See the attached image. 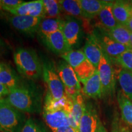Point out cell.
<instances>
[{"instance_id": "20", "label": "cell", "mask_w": 132, "mask_h": 132, "mask_svg": "<svg viewBox=\"0 0 132 132\" xmlns=\"http://www.w3.org/2000/svg\"><path fill=\"white\" fill-rule=\"evenodd\" d=\"M0 84L11 90L19 86L21 82L14 70L10 66L4 64L3 69L0 71Z\"/></svg>"}, {"instance_id": "24", "label": "cell", "mask_w": 132, "mask_h": 132, "mask_svg": "<svg viewBox=\"0 0 132 132\" xmlns=\"http://www.w3.org/2000/svg\"><path fill=\"white\" fill-rule=\"evenodd\" d=\"M118 80L122 91L132 101V72L122 69L119 73Z\"/></svg>"}, {"instance_id": "6", "label": "cell", "mask_w": 132, "mask_h": 132, "mask_svg": "<svg viewBox=\"0 0 132 132\" xmlns=\"http://www.w3.org/2000/svg\"><path fill=\"white\" fill-rule=\"evenodd\" d=\"M43 78L48 87V92L53 99L59 100L65 96L64 85L53 62L43 63Z\"/></svg>"}, {"instance_id": "27", "label": "cell", "mask_w": 132, "mask_h": 132, "mask_svg": "<svg viewBox=\"0 0 132 132\" xmlns=\"http://www.w3.org/2000/svg\"><path fill=\"white\" fill-rule=\"evenodd\" d=\"M79 81L84 82L93 75L96 69L86 59L78 67L73 69Z\"/></svg>"}, {"instance_id": "22", "label": "cell", "mask_w": 132, "mask_h": 132, "mask_svg": "<svg viewBox=\"0 0 132 132\" xmlns=\"http://www.w3.org/2000/svg\"><path fill=\"white\" fill-rule=\"evenodd\" d=\"M110 37L117 42L127 46L131 49L130 47V34L131 32L125 26L118 24L112 29L107 31ZM132 50V49H131Z\"/></svg>"}, {"instance_id": "11", "label": "cell", "mask_w": 132, "mask_h": 132, "mask_svg": "<svg viewBox=\"0 0 132 132\" xmlns=\"http://www.w3.org/2000/svg\"><path fill=\"white\" fill-rule=\"evenodd\" d=\"M56 69L64 89H75L81 91V87L75 71L67 62L60 61L56 66Z\"/></svg>"}, {"instance_id": "13", "label": "cell", "mask_w": 132, "mask_h": 132, "mask_svg": "<svg viewBox=\"0 0 132 132\" xmlns=\"http://www.w3.org/2000/svg\"><path fill=\"white\" fill-rule=\"evenodd\" d=\"M42 40L46 46L56 54L62 56L72 50L61 29L47 36Z\"/></svg>"}, {"instance_id": "19", "label": "cell", "mask_w": 132, "mask_h": 132, "mask_svg": "<svg viewBox=\"0 0 132 132\" xmlns=\"http://www.w3.org/2000/svg\"><path fill=\"white\" fill-rule=\"evenodd\" d=\"M117 99L119 106L122 119L125 124L130 129L132 128V101L122 90H119Z\"/></svg>"}, {"instance_id": "14", "label": "cell", "mask_w": 132, "mask_h": 132, "mask_svg": "<svg viewBox=\"0 0 132 132\" xmlns=\"http://www.w3.org/2000/svg\"><path fill=\"white\" fill-rule=\"evenodd\" d=\"M82 50L87 60L95 69H98L103 53L101 47L93 33L87 36Z\"/></svg>"}, {"instance_id": "33", "label": "cell", "mask_w": 132, "mask_h": 132, "mask_svg": "<svg viewBox=\"0 0 132 132\" xmlns=\"http://www.w3.org/2000/svg\"><path fill=\"white\" fill-rule=\"evenodd\" d=\"M53 132H78V131L74 129V128H72V127L69 126L66 127L60 128V129L56 130V131H54Z\"/></svg>"}, {"instance_id": "36", "label": "cell", "mask_w": 132, "mask_h": 132, "mask_svg": "<svg viewBox=\"0 0 132 132\" xmlns=\"http://www.w3.org/2000/svg\"><path fill=\"white\" fill-rule=\"evenodd\" d=\"M121 132H131L129 130H128V128L127 127H123V128H122V130H121Z\"/></svg>"}, {"instance_id": "35", "label": "cell", "mask_w": 132, "mask_h": 132, "mask_svg": "<svg viewBox=\"0 0 132 132\" xmlns=\"http://www.w3.org/2000/svg\"><path fill=\"white\" fill-rule=\"evenodd\" d=\"M125 26H126L127 28L130 31V32L132 33V15L131 17H130V19H129V20H128L127 23Z\"/></svg>"}, {"instance_id": "16", "label": "cell", "mask_w": 132, "mask_h": 132, "mask_svg": "<svg viewBox=\"0 0 132 132\" xmlns=\"http://www.w3.org/2000/svg\"><path fill=\"white\" fill-rule=\"evenodd\" d=\"M82 83V91L86 96L92 98H98L102 96V83L97 69L90 78Z\"/></svg>"}, {"instance_id": "15", "label": "cell", "mask_w": 132, "mask_h": 132, "mask_svg": "<svg viewBox=\"0 0 132 132\" xmlns=\"http://www.w3.org/2000/svg\"><path fill=\"white\" fill-rule=\"evenodd\" d=\"M112 12L119 24L126 26L132 15L131 3L127 1H114Z\"/></svg>"}, {"instance_id": "23", "label": "cell", "mask_w": 132, "mask_h": 132, "mask_svg": "<svg viewBox=\"0 0 132 132\" xmlns=\"http://www.w3.org/2000/svg\"><path fill=\"white\" fill-rule=\"evenodd\" d=\"M61 12L67 16L80 20L82 18L79 0H60L59 1Z\"/></svg>"}, {"instance_id": "37", "label": "cell", "mask_w": 132, "mask_h": 132, "mask_svg": "<svg viewBox=\"0 0 132 132\" xmlns=\"http://www.w3.org/2000/svg\"><path fill=\"white\" fill-rule=\"evenodd\" d=\"M3 46H4V44H3V41L1 39V38H0V52H1V51L2 50V49H3Z\"/></svg>"}, {"instance_id": "34", "label": "cell", "mask_w": 132, "mask_h": 132, "mask_svg": "<svg viewBox=\"0 0 132 132\" xmlns=\"http://www.w3.org/2000/svg\"><path fill=\"white\" fill-rule=\"evenodd\" d=\"M95 132H107V131L106 128H105V127H104L103 124L102 123V122H100V124L98 125V128H97V129Z\"/></svg>"}, {"instance_id": "17", "label": "cell", "mask_w": 132, "mask_h": 132, "mask_svg": "<svg viewBox=\"0 0 132 132\" xmlns=\"http://www.w3.org/2000/svg\"><path fill=\"white\" fill-rule=\"evenodd\" d=\"M113 1H106V4L97 16L99 22L96 27H100L105 30L109 31L114 28L119 24L112 12Z\"/></svg>"}, {"instance_id": "5", "label": "cell", "mask_w": 132, "mask_h": 132, "mask_svg": "<svg viewBox=\"0 0 132 132\" xmlns=\"http://www.w3.org/2000/svg\"><path fill=\"white\" fill-rule=\"evenodd\" d=\"M92 33L101 47L102 53L108 57L111 62H116L121 54L127 51L132 50L130 47L115 41L110 37L106 30L100 27H95Z\"/></svg>"}, {"instance_id": "10", "label": "cell", "mask_w": 132, "mask_h": 132, "mask_svg": "<svg viewBox=\"0 0 132 132\" xmlns=\"http://www.w3.org/2000/svg\"><path fill=\"white\" fill-rule=\"evenodd\" d=\"M100 122L95 107L90 102L86 103L85 111L79 122L78 132H95Z\"/></svg>"}, {"instance_id": "32", "label": "cell", "mask_w": 132, "mask_h": 132, "mask_svg": "<svg viewBox=\"0 0 132 132\" xmlns=\"http://www.w3.org/2000/svg\"><path fill=\"white\" fill-rule=\"evenodd\" d=\"M10 90L6 87L0 84V97H3V96L6 97L9 94Z\"/></svg>"}, {"instance_id": "8", "label": "cell", "mask_w": 132, "mask_h": 132, "mask_svg": "<svg viewBox=\"0 0 132 132\" xmlns=\"http://www.w3.org/2000/svg\"><path fill=\"white\" fill-rule=\"evenodd\" d=\"M61 30L69 45L72 50L78 45L81 37V23L79 19L66 16L61 19Z\"/></svg>"}, {"instance_id": "30", "label": "cell", "mask_w": 132, "mask_h": 132, "mask_svg": "<svg viewBox=\"0 0 132 132\" xmlns=\"http://www.w3.org/2000/svg\"><path fill=\"white\" fill-rule=\"evenodd\" d=\"M123 69L132 72V50L127 51L121 54L116 60Z\"/></svg>"}, {"instance_id": "26", "label": "cell", "mask_w": 132, "mask_h": 132, "mask_svg": "<svg viewBox=\"0 0 132 132\" xmlns=\"http://www.w3.org/2000/svg\"><path fill=\"white\" fill-rule=\"evenodd\" d=\"M64 60L70 65L73 69L77 67L84 62L86 59L85 53L82 50H72L68 53L61 56Z\"/></svg>"}, {"instance_id": "3", "label": "cell", "mask_w": 132, "mask_h": 132, "mask_svg": "<svg viewBox=\"0 0 132 132\" xmlns=\"http://www.w3.org/2000/svg\"><path fill=\"white\" fill-rule=\"evenodd\" d=\"M14 62L18 72L29 80L40 78L43 73V64L33 50L20 48L15 52Z\"/></svg>"}, {"instance_id": "41", "label": "cell", "mask_w": 132, "mask_h": 132, "mask_svg": "<svg viewBox=\"0 0 132 132\" xmlns=\"http://www.w3.org/2000/svg\"><path fill=\"white\" fill-rule=\"evenodd\" d=\"M131 132H132V128H131Z\"/></svg>"}, {"instance_id": "28", "label": "cell", "mask_w": 132, "mask_h": 132, "mask_svg": "<svg viewBox=\"0 0 132 132\" xmlns=\"http://www.w3.org/2000/svg\"><path fill=\"white\" fill-rule=\"evenodd\" d=\"M45 17L50 19H59L61 18V9L59 1L56 0H43Z\"/></svg>"}, {"instance_id": "39", "label": "cell", "mask_w": 132, "mask_h": 132, "mask_svg": "<svg viewBox=\"0 0 132 132\" xmlns=\"http://www.w3.org/2000/svg\"><path fill=\"white\" fill-rule=\"evenodd\" d=\"M3 64H2V63H0V71L3 69Z\"/></svg>"}, {"instance_id": "9", "label": "cell", "mask_w": 132, "mask_h": 132, "mask_svg": "<svg viewBox=\"0 0 132 132\" xmlns=\"http://www.w3.org/2000/svg\"><path fill=\"white\" fill-rule=\"evenodd\" d=\"M42 18L31 16H14L9 19V22L17 31L27 35L37 32Z\"/></svg>"}, {"instance_id": "38", "label": "cell", "mask_w": 132, "mask_h": 132, "mask_svg": "<svg viewBox=\"0 0 132 132\" xmlns=\"http://www.w3.org/2000/svg\"><path fill=\"white\" fill-rule=\"evenodd\" d=\"M130 47H131L132 49V33L131 32V34H130Z\"/></svg>"}, {"instance_id": "29", "label": "cell", "mask_w": 132, "mask_h": 132, "mask_svg": "<svg viewBox=\"0 0 132 132\" xmlns=\"http://www.w3.org/2000/svg\"><path fill=\"white\" fill-rule=\"evenodd\" d=\"M20 132H47V130L42 122L30 118L26 119Z\"/></svg>"}, {"instance_id": "12", "label": "cell", "mask_w": 132, "mask_h": 132, "mask_svg": "<svg viewBox=\"0 0 132 132\" xmlns=\"http://www.w3.org/2000/svg\"><path fill=\"white\" fill-rule=\"evenodd\" d=\"M9 12L14 16H31L42 19L45 17L43 0L24 2Z\"/></svg>"}, {"instance_id": "4", "label": "cell", "mask_w": 132, "mask_h": 132, "mask_svg": "<svg viewBox=\"0 0 132 132\" xmlns=\"http://www.w3.org/2000/svg\"><path fill=\"white\" fill-rule=\"evenodd\" d=\"M26 116L5 100H0V131L20 132L26 122Z\"/></svg>"}, {"instance_id": "1", "label": "cell", "mask_w": 132, "mask_h": 132, "mask_svg": "<svg viewBox=\"0 0 132 132\" xmlns=\"http://www.w3.org/2000/svg\"><path fill=\"white\" fill-rule=\"evenodd\" d=\"M72 100V97L67 95L59 100H55L47 92L43 107V118L53 132L70 126Z\"/></svg>"}, {"instance_id": "40", "label": "cell", "mask_w": 132, "mask_h": 132, "mask_svg": "<svg viewBox=\"0 0 132 132\" xmlns=\"http://www.w3.org/2000/svg\"><path fill=\"white\" fill-rule=\"evenodd\" d=\"M130 2H131V4H132V1H130Z\"/></svg>"}, {"instance_id": "25", "label": "cell", "mask_w": 132, "mask_h": 132, "mask_svg": "<svg viewBox=\"0 0 132 132\" xmlns=\"http://www.w3.org/2000/svg\"><path fill=\"white\" fill-rule=\"evenodd\" d=\"M72 99L71 116L73 117L74 120L79 125L80 119L85 111L86 103L81 93H79L75 96L72 97Z\"/></svg>"}, {"instance_id": "18", "label": "cell", "mask_w": 132, "mask_h": 132, "mask_svg": "<svg viewBox=\"0 0 132 132\" xmlns=\"http://www.w3.org/2000/svg\"><path fill=\"white\" fill-rule=\"evenodd\" d=\"M79 3L82 18L87 20L97 17L106 4V1L100 0H79Z\"/></svg>"}, {"instance_id": "31", "label": "cell", "mask_w": 132, "mask_h": 132, "mask_svg": "<svg viewBox=\"0 0 132 132\" xmlns=\"http://www.w3.org/2000/svg\"><path fill=\"white\" fill-rule=\"evenodd\" d=\"M23 3L24 1L21 0H0V9L9 12Z\"/></svg>"}, {"instance_id": "21", "label": "cell", "mask_w": 132, "mask_h": 132, "mask_svg": "<svg viewBox=\"0 0 132 132\" xmlns=\"http://www.w3.org/2000/svg\"><path fill=\"white\" fill-rule=\"evenodd\" d=\"M61 18L59 19L44 18L40 21L37 32L43 39L50 34L61 29Z\"/></svg>"}, {"instance_id": "2", "label": "cell", "mask_w": 132, "mask_h": 132, "mask_svg": "<svg viewBox=\"0 0 132 132\" xmlns=\"http://www.w3.org/2000/svg\"><path fill=\"white\" fill-rule=\"evenodd\" d=\"M4 98L11 106L23 113H39L42 111V97L37 89L32 86L20 84L10 90Z\"/></svg>"}, {"instance_id": "7", "label": "cell", "mask_w": 132, "mask_h": 132, "mask_svg": "<svg viewBox=\"0 0 132 132\" xmlns=\"http://www.w3.org/2000/svg\"><path fill=\"white\" fill-rule=\"evenodd\" d=\"M97 70L102 83V95L113 94L116 84L114 69L111 61L105 54H102Z\"/></svg>"}]
</instances>
